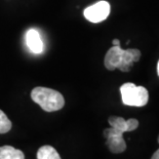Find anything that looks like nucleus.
Instances as JSON below:
<instances>
[{
	"label": "nucleus",
	"instance_id": "12",
	"mask_svg": "<svg viewBox=\"0 0 159 159\" xmlns=\"http://www.w3.org/2000/svg\"><path fill=\"white\" fill-rule=\"evenodd\" d=\"M128 52H129L131 57H133L134 62H138L139 60H140L141 57V52L139 49H136V48H128L127 49Z\"/></svg>",
	"mask_w": 159,
	"mask_h": 159
},
{
	"label": "nucleus",
	"instance_id": "9",
	"mask_svg": "<svg viewBox=\"0 0 159 159\" xmlns=\"http://www.w3.org/2000/svg\"><path fill=\"white\" fill-rule=\"evenodd\" d=\"M108 122L111 125V127H114L116 129L122 131V133H126V120L122 117L118 116H111L108 119Z\"/></svg>",
	"mask_w": 159,
	"mask_h": 159
},
{
	"label": "nucleus",
	"instance_id": "15",
	"mask_svg": "<svg viewBox=\"0 0 159 159\" xmlns=\"http://www.w3.org/2000/svg\"><path fill=\"white\" fill-rule=\"evenodd\" d=\"M157 74L159 76V61H158V64H157Z\"/></svg>",
	"mask_w": 159,
	"mask_h": 159
},
{
	"label": "nucleus",
	"instance_id": "11",
	"mask_svg": "<svg viewBox=\"0 0 159 159\" xmlns=\"http://www.w3.org/2000/svg\"><path fill=\"white\" fill-rule=\"evenodd\" d=\"M139 126V121L134 118H130V119L126 120V131H133L137 129Z\"/></svg>",
	"mask_w": 159,
	"mask_h": 159
},
{
	"label": "nucleus",
	"instance_id": "2",
	"mask_svg": "<svg viewBox=\"0 0 159 159\" xmlns=\"http://www.w3.org/2000/svg\"><path fill=\"white\" fill-rule=\"evenodd\" d=\"M122 103L126 106L143 107L148 103L149 93L144 86H137L134 83H124L120 87Z\"/></svg>",
	"mask_w": 159,
	"mask_h": 159
},
{
	"label": "nucleus",
	"instance_id": "5",
	"mask_svg": "<svg viewBox=\"0 0 159 159\" xmlns=\"http://www.w3.org/2000/svg\"><path fill=\"white\" fill-rule=\"evenodd\" d=\"M123 50L120 47V45H113V47L108 50L106 56H105V60H104V64L105 67L110 70L113 71L115 69H118L121 61H122V55H123Z\"/></svg>",
	"mask_w": 159,
	"mask_h": 159
},
{
	"label": "nucleus",
	"instance_id": "3",
	"mask_svg": "<svg viewBox=\"0 0 159 159\" xmlns=\"http://www.w3.org/2000/svg\"><path fill=\"white\" fill-rule=\"evenodd\" d=\"M109 2L102 0L84 9L83 15L87 21L91 23H101L105 21L110 15Z\"/></svg>",
	"mask_w": 159,
	"mask_h": 159
},
{
	"label": "nucleus",
	"instance_id": "13",
	"mask_svg": "<svg viewBox=\"0 0 159 159\" xmlns=\"http://www.w3.org/2000/svg\"><path fill=\"white\" fill-rule=\"evenodd\" d=\"M151 159H159V149H157V151H155V153L152 155Z\"/></svg>",
	"mask_w": 159,
	"mask_h": 159
},
{
	"label": "nucleus",
	"instance_id": "14",
	"mask_svg": "<svg viewBox=\"0 0 159 159\" xmlns=\"http://www.w3.org/2000/svg\"><path fill=\"white\" fill-rule=\"evenodd\" d=\"M112 43H113V45H116V46L120 45V41L118 39H114L113 41H112Z\"/></svg>",
	"mask_w": 159,
	"mask_h": 159
},
{
	"label": "nucleus",
	"instance_id": "10",
	"mask_svg": "<svg viewBox=\"0 0 159 159\" xmlns=\"http://www.w3.org/2000/svg\"><path fill=\"white\" fill-rule=\"evenodd\" d=\"M11 129V121L0 110V134H6Z\"/></svg>",
	"mask_w": 159,
	"mask_h": 159
},
{
	"label": "nucleus",
	"instance_id": "8",
	"mask_svg": "<svg viewBox=\"0 0 159 159\" xmlns=\"http://www.w3.org/2000/svg\"><path fill=\"white\" fill-rule=\"evenodd\" d=\"M37 159H61L60 154L52 146H42L37 152Z\"/></svg>",
	"mask_w": 159,
	"mask_h": 159
},
{
	"label": "nucleus",
	"instance_id": "7",
	"mask_svg": "<svg viewBox=\"0 0 159 159\" xmlns=\"http://www.w3.org/2000/svg\"><path fill=\"white\" fill-rule=\"evenodd\" d=\"M0 159H25L24 153L11 146L0 147Z\"/></svg>",
	"mask_w": 159,
	"mask_h": 159
},
{
	"label": "nucleus",
	"instance_id": "1",
	"mask_svg": "<svg viewBox=\"0 0 159 159\" xmlns=\"http://www.w3.org/2000/svg\"><path fill=\"white\" fill-rule=\"evenodd\" d=\"M31 98L46 112L61 110L65 106V99L63 94L55 89H47V87H35L31 91Z\"/></svg>",
	"mask_w": 159,
	"mask_h": 159
},
{
	"label": "nucleus",
	"instance_id": "4",
	"mask_svg": "<svg viewBox=\"0 0 159 159\" xmlns=\"http://www.w3.org/2000/svg\"><path fill=\"white\" fill-rule=\"evenodd\" d=\"M106 144L112 153H122L126 149V144L123 139V133L114 127L106 128L104 130Z\"/></svg>",
	"mask_w": 159,
	"mask_h": 159
},
{
	"label": "nucleus",
	"instance_id": "16",
	"mask_svg": "<svg viewBox=\"0 0 159 159\" xmlns=\"http://www.w3.org/2000/svg\"><path fill=\"white\" fill-rule=\"evenodd\" d=\"M157 141H158V143H159V136H158V139H157Z\"/></svg>",
	"mask_w": 159,
	"mask_h": 159
},
{
	"label": "nucleus",
	"instance_id": "6",
	"mask_svg": "<svg viewBox=\"0 0 159 159\" xmlns=\"http://www.w3.org/2000/svg\"><path fill=\"white\" fill-rule=\"evenodd\" d=\"M26 43L33 53H41L43 52V42L39 32L35 29H30L26 33Z\"/></svg>",
	"mask_w": 159,
	"mask_h": 159
}]
</instances>
